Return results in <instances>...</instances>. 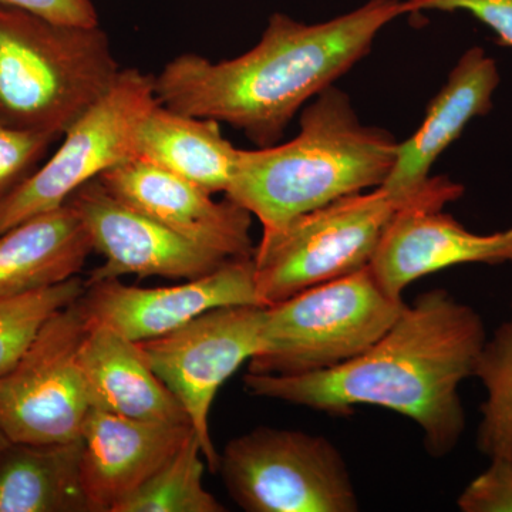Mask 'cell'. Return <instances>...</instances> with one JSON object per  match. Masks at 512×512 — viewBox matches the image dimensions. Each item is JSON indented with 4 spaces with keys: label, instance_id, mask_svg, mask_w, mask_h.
<instances>
[{
    "label": "cell",
    "instance_id": "ffe728a7",
    "mask_svg": "<svg viewBox=\"0 0 512 512\" xmlns=\"http://www.w3.org/2000/svg\"><path fill=\"white\" fill-rule=\"evenodd\" d=\"M82 437L10 443L0 454V512H84Z\"/></svg>",
    "mask_w": 512,
    "mask_h": 512
},
{
    "label": "cell",
    "instance_id": "7c38bea8",
    "mask_svg": "<svg viewBox=\"0 0 512 512\" xmlns=\"http://www.w3.org/2000/svg\"><path fill=\"white\" fill-rule=\"evenodd\" d=\"M67 202L79 214L93 251L104 256V264L93 269L87 285L126 275L190 281L232 261L134 210L99 180L83 185Z\"/></svg>",
    "mask_w": 512,
    "mask_h": 512
},
{
    "label": "cell",
    "instance_id": "2e32d148",
    "mask_svg": "<svg viewBox=\"0 0 512 512\" xmlns=\"http://www.w3.org/2000/svg\"><path fill=\"white\" fill-rule=\"evenodd\" d=\"M500 72L493 57L471 47L451 70L443 89L431 100L419 130L397 147L396 163L382 187L412 197L429 183L437 158L461 136L468 123L493 109Z\"/></svg>",
    "mask_w": 512,
    "mask_h": 512
},
{
    "label": "cell",
    "instance_id": "44dd1931",
    "mask_svg": "<svg viewBox=\"0 0 512 512\" xmlns=\"http://www.w3.org/2000/svg\"><path fill=\"white\" fill-rule=\"evenodd\" d=\"M194 431L114 512H224L204 487L205 460Z\"/></svg>",
    "mask_w": 512,
    "mask_h": 512
},
{
    "label": "cell",
    "instance_id": "4316f807",
    "mask_svg": "<svg viewBox=\"0 0 512 512\" xmlns=\"http://www.w3.org/2000/svg\"><path fill=\"white\" fill-rule=\"evenodd\" d=\"M0 6L23 10L60 25H100L92 0H0Z\"/></svg>",
    "mask_w": 512,
    "mask_h": 512
},
{
    "label": "cell",
    "instance_id": "3957f363",
    "mask_svg": "<svg viewBox=\"0 0 512 512\" xmlns=\"http://www.w3.org/2000/svg\"><path fill=\"white\" fill-rule=\"evenodd\" d=\"M397 147L389 131L365 126L348 94L330 86L303 110L293 140L238 150L225 195L269 234L346 195L382 187Z\"/></svg>",
    "mask_w": 512,
    "mask_h": 512
},
{
    "label": "cell",
    "instance_id": "e0dca14e",
    "mask_svg": "<svg viewBox=\"0 0 512 512\" xmlns=\"http://www.w3.org/2000/svg\"><path fill=\"white\" fill-rule=\"evenodd\" d=\"M79 363L92 407L130 419L190 424L140 345L116 330L87 323Z\"/></svg>",
    "mask_w": 512,
    "mask_h": 512
},
{
    "label": "cell",
    "instance_id": "5b68a950",
    "mask_svg": "<svg viewBox=\"0 0 512 512\" xmlns=\"http://www.w3.org/2000/svg\"><path fill=\"white\" fill-rule=\"evenodd\" d=\"M406 308L369 266L265 308L261 348L249 373L299 376L350 362L382 338Z\"/></svg>",
    "mask_w": 512,
    "mask_h": 512
},
{
    "label": "cell",
    "instance_id": "d6986e66",
    "mask_svg": "<svg viewBox=\"0 0 512 512\" xmlns=\"http://www.w3.org/2000/svg\"><path fill=\"white\" fill-rule=\"evenodd\" d=\"M136 154L210 194H225L238 148L222 136L218 121L187 116L158 103L138 126Z\"/></svg>",
    "mask_w": 512,
    "mask_h": 512
},
{
    "label": "cell",
    "instance_id": "6da1fadb",
    "mask_svg": "<svg viewBox=\"0 0 512 512\" xmlns=\"http://www.w3.org/2000/svg\"><path fill=\"white\" fill-rule=\"evenodd\" d=\"M487 330L476 309L446 289L406 305L375 345L345 365L299 376L244 377L252 396L346 417L360 404L413 420L430 456L444 457L466 430L460 386L474 377Z\"/></svg>",
    "mask_w": 512,
    "mask_h": 512
},
{
    "label": "cell",
    "instance_id": "ba28073f",
    "mask_svg": "<svg viewBox=\"0 0 512 512\" xmlns=\"http://www.w3.org/2000/svg\"><path fill=\"white\" fill-rule=\"evenodd\" d=\"M156 77L121 70L109 92L67 128L63 141L0 205V234L69 201L101 174L137 157V130L156 104Z\"/></svg>",
    "mask_w": 512,
    "mask_h": 512
},
{
    "label": "cell",
    "instance_id": "603a6c76",
    "mask_svg": "<svg viewBox=\"0 0 512 512\" xmlns=\"http://www.w3.org/2000/svg\"><path fill=\"white\" fill-rule=\"evenodd\" d=\"M86 279L74 276L62 284L0 299V380L9 375L46 320L79 301Z\"/></svg>",
    "mask_w": 512,
    "mask_h": 512
},
{
    "label": "cell",
    "instance_id": "484cf974",
    "mask_svg": "<svg viewBox=\"0 0 512 512\" xmlns=\"http://www.w3.org/2000/svg\"><path fill=\"white\" fill-rule=\"evenodd\" d=\"M402 5L404 15L424 10L470 13L493 30L498 45L512 47V0H402Z\"/></svg>",
    "mask_w": 512,
    "mask_h": 512
},
{
    "label": "cell",
    "instance_id": "8992f818",
    "mask_svg": "<svg viewBox=\"0 0 512 512\" xmlns=\"http://www.w3.org/2000/svg\"><path fill=\"white\" fill-rule=\"evenodd\" d=\"M434 178L412 197H399L384 187L356 192L262 234L254 252L261 305L268 308L369 266L390 222L426 195Z\"/></svg>",
    "mask_w": 512,
    "mask_h": 512
},
{
    "label": "cell",
    "instance_id": "9c48e42d",
    "mask_svg": "<svg viewBox=\"0 0 512 512\" xmlns=\"http://www.w3.org/2000/svg\"><path fill=\"white\" fill-rule=\"evenodd\" d=\"M79 301L47 319L0 380V429L13 443H69L82 436L92 404L79 363L87 332Z\"/></svg>",
    "mask_w": 512,
    "mask_h": 512
},
{
    "label": "cell",
    "instance_id": "cb8c5ba5",
    "mask_svg": "<svg viewBox=\"0 0 512 512\" xmlns=\"http://www.w3.org/2000/svg\"><path fill=\"white\" fill-rule=\"evenodd\" d=\"M59 138L0 124V205L35 173Z\"/></svg>",
    "mask_w": 512,
    "mask_h": 512
},
{
    "label": "cell",
    "instance_id": "83f0119b",
    "mask_svg": "<svg viewBox=\"0 0 512 512\" xmlns=\"http://www.w3.org/2000/svg\"><path fill=\"white\" fill-rule=\"evenodd\" d=\"M10 443H12V441H10L9 437L6 436L5 431L0 429V454L3 453V450H5Z\"/></svg>",
    "mask_w": 512,
    "mask_h": 512
},
{
    "label": "cell",
    "instance_id": "30bf717a",
    "mask_svg": "<svg viewBox=\"0 0 512 512\" xmlns=\"http://www.w3.org/2000/svg\"><path fill=\"white\" fill-rule=\"evenodd\" d=\"M266 306H225L161 338L138 343L157 376L183 406L212 473L220 454L212 444L210 412L222 384L258 353Z\"/></svg>",
    "mask_w": 512,
    "mask_h": 512
},
{
    "label": "cell",
    "instance_id": "8fae6325",
    "mask_svg": "<svg viewBox=\"0 0 512 512\" xmlns=\"http://www.w3.org/2000/svg\"><path fill=\"white\" fill-rule=\"evenodd\" d=\"M463 194V185L437 175L426 195L393 218L369 264L387 295L403 299L404 289L417 279L451 266L512 262V228L476 234L443 212Z\"/></svg>",
    "mask_w": 512,
    "mask_h": 512
},
{
    "label": "cell",
    "instance_id": "7a4b0ae2",
    "mask_svg": "<svg viewBox=\"0 0 512 512\" xmlns=\"http://www.w3.org/2000/svg\"><path fill=\"white\" fill-rule=\"evenodd\" d=\"M402 0H369L346 15L306 25L274 13L258 45L222 62L187 53L156 77L161 106L227 123L259 147L275 146L295 114L370 52Z\"/></svg>",
    "mask_w": 512,
    "mask_h": 512
},
{
    "label": "cell",
    "instance_id": "7402d4cb",
    "mask_svg": "<svg viewBox=\"0 0 512 512\" xmlns=\"http://www.w3.org/2000/svg\"><path fill=\"white\" fill-rule=\"evenodd\" d=\"M474 377L485 390L477 429L478 450L488 458L512 460V316L485 339Z\"/></svg>",
    "mask_w": 512,
    "mask_h": 512
},
{
    "label": "cell",
    "instance_id": "5bb4252c",
    "mask_svg": "<svg viewBox=\"0 0 512 512\" xmlns=\"http://www.w3.org/2000/svg\"><path fill=\"white\" fill-rule=\"evenodd\" d=\"M97 180L120 201L175 234L228 259L252 258L251 212L141 158L111 168Z\"/></svg>",
    "mask_w": 512,
    "mask_h": 512
},
{
    "label": "cell",
    "instance_id": "ac0fdd59",
    "mask_svg": "<svg viewBox=\"0 0 512 512\" xmlns=\"http://www.w3.org/2000/svg\"><path fill=\"white\" fill-rule=\"evenodd\" d=\"M90 252L89 234L69 202L20 222L0 234V299L79 276Z\"/></svg>",
    "mask_w": 512,
    "mask_h": 512
},
{
    "label": "cell",
    "instance_id": "277c9868",
    "mask_svg": "<svg viewBox=\"0 0 512 512\" xmlns=\"http://www.w3.org/2000/svg\"><path fill=\"white\" fill-rule=\"evenodd\" d=\"M121 72L99 26L0 6V124L63 137Z\"/></svg>",
    "mask_w": 512,
    "mask_h": 512
},
{
    "label": "cell",
    "instance_id": "4fadbf2b",
    "mask_svg": "<svg viewBox=\"0 0 512 512\" xmlns=\"http://www.w3.org/2000/svg\"><path fill=\"white\" fill-rule=\"evenodd\" d=\"M79 302L89 325L107 326L137 343L168 335L212 309L262 306L254 256L232 259L178 285L138 288L121 284L120 279L97 282L87 285Z\"/></svg>",
    "mask_w": 512,
    "mask_h": 512
},
{
    "label": "cell",
    "instance_id": "9a60e30c",
    "mask_svg": "<svg viewBox=\"0 0 512 512\" xmlns=\"http://www.w3.org/2000/svg\"><path fill=\"white\" fill-rule=\"evenodd\" d=\"M192 431L191 424L130 419L92 407L80 436L87 510L114 512Z\"/></svg>",
    "mask_w": 512,
    "mask_h": 512
},
{
    "label": "cell",
    "instance_id": "d4e9b609",
    "mask_svg": "<svg viewBox=\"0 0 512 512\" xmlns=\"http://www.w3.org/2000/svg\"><path fill=\"white\" fill-rule=\"evenodd\" d=\"M490 466L458 497L463 512H512V460L490 458Z\"/></svg>",
    "mask_w": 512,
    "mask_h": 512
},
{
    "label": "cell",
    "instance_id": "52a82bcc",
    "mask_svg": "<svg viewBox=\"0 0 512 512\" xmlns=\"http://www.w3.org/2000/svg\"><path fill=\"white\" fill-rule=\"evenodd\" d=\"M225 488L248 512H356L359 498L332 441L299 430L256 427L220 456Z\"/></svg>",
    "mask_w": 512,
    "mask_h": 512
}]
</instances>
